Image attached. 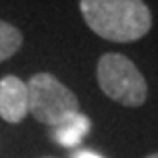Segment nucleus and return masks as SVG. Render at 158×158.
I'll return each mask as SVG.
<instances>
[{"label": "nucleus", "mask_w": 158, "mask_h": 158, "mask_svg": "<svg viewBox=\"0 0 158 158\" xmlns=\"http://www.w3.org/2000/svg\"><path fill=\"white\" fill-rule=\"evenodd\" d=\"M29 112V89L21 78L8 74L0 80V118L19 124Z\"/></svg>", "instance_id": "nucleus-4"}, {"label": "nucleus", "mask_w": 158, "mask_h": 158, "mask_svg": "<svg viewBox=\"0 0 158 158\" xmlns=\"http://www.w3.org/2000/svg\"><path fill=\"white\" fill-rule=\"evenodd\" d=\"M89 130H92V120L86 114H82V112H76V114L63 120L61 124L53 126L52 137L61 147L73 149V147H78L82 143V139L89 133Z\"/></svg>", "instance_id": "nucleus-5"}, {"label": "nucleus", "mask_w": 158, "mask_h": 158, "mask_svg": "<svg viewBox=\"0 0 158 158\" xmlns=\"http://www.w3.org/2000/svg\"><path fill=\"white\" fill-rule=\"evenodd\" d=\"M21 42H23L21 31L0 19V63L10 59L14 53H17V50L21 48Z\"/></svg>", "instance_id": "nucleus-6"}, {"label": "nucleus", "mask_w": 158, "mask_h": 158, "mask_svg": "<svg viewBox=\"0 0 158 158\" xmlns=\"http://www.w3.org/2000/svg\"><path fill=\"white\" fill-rule=\"evenodd\" d=\"M147 158H158V152H152V154H149Z\"/></svg>", "instance_id": "nucleus-8"}, {"label": "nucleus", "mask_w": 158, "mask_h": 158, "mask_svg": "<svg viewBox=\"0 0 158 158\" xmlns=\"http://www.w3.org/2000/svg\"><path fill=\"white\" fill-rule=\"evenodd\" d=\"M29 112L38 122L57 126L69 116L80 112L76 95L50 73H38L27 82Z\"/></svg>", "instance_id": "nucleus-3"}, {"label": "nucleus", "mask_w": 158, "mask_h": 158, "mask_svg": "<svg viewBox=\"0 0 158 158\" xmlns=\"http://www.w3.org/2000/svg\"><path fill=\"white\" fill-rule=\"evenodd\" d=\"M97 84L109 99L124 107H139L147 99V80L131 59L105 53L97 61Z\"/></svg>", "instance_id": "nucleus-2"}, {"label": "nucleus", "mask_w": 158, "mask_h": 158, "mask_svg": "<svg viewBox=\"0 0 158 158\" xmlns=\"http://www.w3.org/2000/svg\"><path fill=\"white\" fill-rule=\"evenodd\" d=\"M86 25L110 42H133L152 27L151 10L143 0H80Z\"/></svg>", "instance_id": "nucleus-1"}, {"label": "nucleus", "mask_w": 158, "mask_h": 158, "mask_svg": "<svg viewBox=\"0 0 158 158\" xmlns=\"http://www.w3.org/2000/svg\"><path fill=\"white\" fill-rule=\"evenodd\" d=\"M73 158H103V156L97 154V152H94V151L82 149V151H74V152H73Z\"/></svg>", "instance_id": "nucleus-7"}]
</instances>
